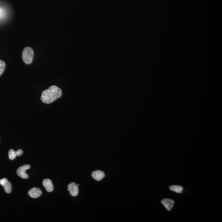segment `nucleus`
Segmentation results:
<instances>
[{
  "label": "nucleus",
  "mask_w": 222,
  "mask_h": 222,
  "mask_svg": "<svg viewBox=\"0 0 222 222\" xmlns=\"http://www.w3.org/2000/svg\"><path fill=\"white\" fill-rule=\"evenodd\" d=\"M23 152L22 149H18V151L16 152V153L17 156H21L22 154H23Z\"/></svg>",
  "instance_id": "nucleus-13"
},
{
  "label": "nucleus",
  "mask_w": 222,
  "mask_h": 222,
  "mask_svg": "<svg viewBox=\"0 0 222 222\" xmlns=\"http://www.w3.org/2000/svg\"><path fill=\"white\" fill-rule=\"evenodd\" d=\"M92 177L94 179L96 180L97 181H100L101 180L104 178L105 177V174L101 170H96L93 172L91 174Z\"/></svg>",
  "instance_id": "nucleus-9"
},
{
  "label": "nucleus",
  "mask_w": 222,
  "mask_h": 222,
  "mask_svg": "<svg viewBox=\"0 0 222 222\" xmlns=\"http://www.w3.org/2000/svg\"><path fill=\"white\" fill-rule=\"evenodd\" d=\"M62 92L60 88L52 86L42 92L41 100L46 104H50L61 96Z\"/></svg>",
  "instance_id": "nucleus-1"
},
{
  "label": "nucleus",
  "mask_w": 222,
  "mask_h": 222,
  "mask_svg": "<svg viewBox=\"0 0 222 222\" xmlns=\"http://www.w3.org/2000/svg\"><path fill=\"white\" fill-rule=\"evenodd\" d=\"M5 67H6V64L4 62L0 60V76L4 71Z\"/></svg>",
  "instance_id": "nucleus-12"
},
{
  "label": "nucleus",
  "mask_w": 222,
  "mask_h": 222,
  "mask_svg": "<svg viewBox=\"0 0 222 222\" xmlns=\"http://www.w3.org/2000/svg\"><path fill=\"white\" fill-rule=\"evenodd\" d=\"M169 189L174 192L181 193L183 190V188L182 186H178V185H172L169 187Z\"/></svg>",
  "instance_id": "nucleus-10"
},
{
  "label": "nucleus",
  "mask_w": 222,
  "mask_h": 222,
  "mask_svg": "<svg viewBox=\"0 0 222 222\" xmlns=\"http://www.w3.org/2000/svg\"><path fill=\"white\" fill-rule=\"evenodd\" d=\"M162 204L168 211H170L174 206V201L170 199H164L161 201Z\"/></svg>",
  "instance_id": "nucleus-7"
},
{
  "label": "nucleus",
  "mask_w": 222,
  "mask_h": 222,
  "mask_svg": "<svg viewBox=\"0 0 222 222\" xmlns=\"http://www.w3.org/2000/svg\"><path fill=\"white\" fill-rule=\"evenodd\" d=\"M34 56V51L30 47L24 49L22 52V57L23 61L27 64H31L32 62Z\"/></svg>",
  "instance_id": "nucleus-2"
},
{
  "label": "nucleus",
  "mask_w": 222,
  "mask_h": 222,
  "mask_svg": "<svg viewBox=\"0 0 222 222\" xmlns=\"http://www.w3.org/2000/svg\"><path fill=\"white\" fill-rule=\"evenodd\" d=\"M0 184L3 186L5 192L8 194L11 193L12 185L11 183L8 180L7 178H3L0 179Z\"/></svg>",
  "instance_id": "nucleus-5"
},
{
  "label": "nucleus",
  "mask_w": 222,
  "mask_h": 222,
  "mask_svg": "<svg viewBox=\"0 0 222 222\" xmlns=\"http://www.w3.org/2000/svg\"><path fill=\"white\" fill-rule=\"evenodd\" d=\"M42 192L40 188L34 187L30 189L28 192V194L31 198H37L42 195Z\"/></svg>",
  "instance_id": "nucleus-6"
},
{
  "label": "nucleus",
  "mask_w": 222,
  "mask_h": 222,
  "mask_svg": "<svg viewBox=\"0 0 222 222\" xmlns=\"http://www.w3.org/2000/svg\"><path fill=\"white\" fill-rule=\"evenodd\" d=\"M68 189L70 195L73 197L77 196L79 193L78 186L75 183H71L68 184Z\"/></svg>",
  "instance_id": "nucleus-4"
},
{
  "label": "nucleus",
  "mask_w": 222,
  "mask_h": 222,
  "mask_svg": "<svg viewBox=\"0 0 222 222\" xmlns=\"http://www.w3.org/2000/svg\"><path fill=\"white\" fill-rule=\"evenodd\" d=\"M30 167H31L29 165H23V166L20 167L17 169V174L23 179H27L28 178V176L26 173V171L27 169H29Z\"/></svg>",
  "instance_id": "nucleus-3"
},
{
  "label": "nucleus",
  "mask_w": 222,
  "mask_h": 222,
  "mask_svg": "<svg viewBox=\"0 0 222 222\" xmlns=\"http://www.w3.org/2000/svg\"><path fill=\"white\" fill-rule=\"evenodd\" d=\"M9 158L10 159L13 160L16 157L17 155L16 152L13 149H10L8 153Z\"/></svg>",
  "instance_id": "nucleus-11"
},
{
  "label": "nucleus",
  "mask_w": 222,
  "mask_h": 222,
  "mask_svg": "<svg viewBox=\"0 0 222 222\" xmlns=\"http://www.w3.org/2000/svg\"><path fill=\"white\" fill-rule=\"evenodd\" d=\"M43 186L48 192H51L53 191L54 190V186L53 183L52 181L48 178L44 179L43 182Z\"/></svg>",
  "instance_id": "nucleus-8"
}]
</instances>
